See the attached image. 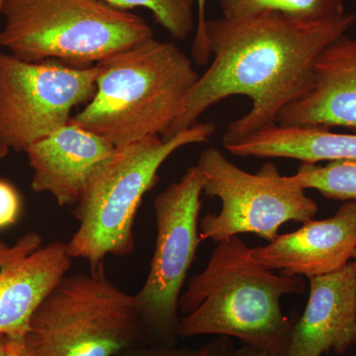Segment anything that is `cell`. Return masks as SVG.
Segmentation results:
<instances>
[{
    "instance_id": "cb8c5ba5",
    "label": "cell",
    "mask_w": 356,
    "mask_h": 356,
    "mask_svg": "<svg viewBox=\"0 0 356 356\" xmlns=\"http://www.w3.org/2000/svg\"><path fill=\"white\" fill-rule=\"evenodd\" d=\"M234 356H281L275 355V353H270L261 350V348H254V346H248V344H243L242 348H236L235 355Z\"/></svg>"
},
{
    "instance_id": "30bf717a",
    "label": "cell",
    "mask_w": 356,
    "mask_h": 356,
    "mask_svg": "<svg viewBox=\"0 0 356 356\" xmlns=\"http://www.w3.org/2000/svg\"><path fill=\"white\" fill-rule=\"evenodd\" d=\"M72 261L67 243L43 245L35 232L13 245L0 242V334L26 336L35 312L67 275Z\"/></svg>"
},
{
    "instance_id": "83f0119b",
    "label": "cell",
    "mask_w": 356,
    "mask_h": 356,
    "mask_svg": "<svg viewBox=\"0 0 356 356\" xmlns=\"http://www.w3.org/2000/svg\"><path fill=\"white\" fill-rule=\"evenodd\" d=\"M355 2H356V0H355Z\"/></svg>"
},
{
    "instance_id": "4fadbf2b",
    "label": "cell",
    "mask_w": 356,
    "mask_h": 356,
    "mask_svg": "<svg viewBox=\"0 0 356 356\" xmlns=\"http://www.w3.org/2000/svg\"><path fill=\"white\" fill-rule=\"evenodd\" d=\"M356 269L350 261L337 273L310 280L303 315L292 327L283 356H322L346 353L356 343Z\"/></svg>"
},
{
    "instance_id": "d4e9b609",
    "label": "cell",
    "mask_w": 356,
    "mask_h": 356,
    "mask_svg": "<svg viewBox=\"0 0 356 356\" xmlns=\"http://www.w3.org/2000/svg\"><path fill=\"white\" fill-rule=\"evenodd\" d=\"M7 343L8 337L0 334V356H7Z\"/></svg>"
},
{
    "instance_id": "6da1fadb",
    "label": "cell",
    "mask_w": 356,
    "mask_h": 356,
    "mask_svg": "<svg viewBox=\"0 0 356 356\" xmlns=\"http://www.w3.org/2000/svg\"><path fill=\"white\" fill-rule=\"evenodd\" d=\"M355 23V13L321 21L278 14L206 21L213 62L189 93L184 113L161 138L192 127L210 107L234 95L247 96L252 108L229 124L222 146L273 127L283 109L313 88L321 53Z\"/></svg>"
},
{
    "instance_id": "ac0fdd59",
    "label": "cell",
    "mask_w": 356,
    "mask_h": 356,
    "mask_svg": "<svg viewBox=\"0 0 356 356\" xmlns=\"http://www.w3.org/2000/svg\"><path fill=\"white\" fill-rule=\"evenodd\" d=\"M121 10L143 7L173 38L185 40L194 30L196 0H100Z\"/></svg>"
},
{
    "instance_id": "5bb4252c",
    "label": "cell",
    "mask_w": 356,
    "mask_h": 356,
    "mask_svg": "<svg viewBox=\"0 0 356 356\" xmlns=\"http://www.w3.org/2000/svg\"><path fill=\"white\" fill-rule=\"evenodd\" d=\"M276 124L356 130V39L343 35L321 53L313 88L283 109Z\"/></svg>"
},
{
    "instance_id": "9c48e42d",
    "label": "cell",
    "mask_w": 356,
    "mask_h": 356,
    "mask_svg": "<svg viewBox=\"0 0 356 356\" xmlns=\"http://www.w3.org/2000/svg\"><path fill=\"white\" fill-rule=\"evenodd\" d=\"M99 65L27 62L0 54V143L24 152L70 123V112L96 91Z\"/></svg>"
},
{
    "instance_id": "7c38bea8",
    "label": "cell",
    "mask_w": 356,
    "mask_h": 356,
    "mask_svg": "<svg viewBox=\"0 0 356 356\" xmlns=\"http://www.w3.org/2000/svg\"><path fill=\"white\" fill-rule=\"evenodd\" d=\"M33 191L50 193L60 206H76L116 147L102 136L69 123L25 151Z\"/></svg>"
},
{
    "instance_id": "ba28073f",
    "label": "cell",
    "mask_w": 356,
    "mask_h": 356,
    "mask_svg": "<svg viewBox=\"0 0 356 356\" xmlns=\"http://www.w3.org/2000/svg\"><path fill=\"white\" fill-rule=\"evenodd\" d=\"M202 193V177L194 165L154 199L156 247L147 280L134 296L147 336L158 346H175L178 337V304L201 243Z\"/></svg>"
},
{
    "instance_id": "ffe728a7",
    "label": "cell",
    "mask_w": 356,
    "mask_h": 356,
    "mask_svg": "<svg viewBox=\"0 0 356 356\" xmlns=\"http://www.w3.org/2000/svg\"><path fill=\"white\" fill-rule=\"evenodd\" d=\"M206 3H207V0H196L198 7V23L191 50L192 57L200 65L208 64L210 58L212 57L205 34V25L206 21H207L206 19Z\"/></svg>"
},
{
    "instance_id": "8992f818",
    "label": "cell",
    "mask_w": 356,
    "mask_h": 356,
    "mask_svg": "<svg viewBox=\"0 0 356 356\" xmlns=\"http://www.w3.org/2000/svg\"><path fill=\"white\" fill-rule=\"evenodd\" d=\"M146 337L135 296L102 266L65 276L35 312L25 339L35 356H118Z\"/></svg>"
},
{
    "instance_id": "4316f807",
    "label": "cell",
    "mask_w": 356,
    "mask_h": 356,
    "mask_svg": "<svg viewBox=\"0 0 356 356\" xmlns=\"http://www.w3.org/2000/svg\"><path fill=\"white\" fill-rule=\"evenodd\" d=\"M353 262H355V269H356V250H355V254H353ZM355 309H356V280H355Z\"/></svg>"
},
{
    "instance_id": "5b68a950",
    "label": "cell",
    "mask_w": 356,
    "mask_h": 356,
    "mask_svg": "<svg viewBox=\"0 0 356 356\" xmlns=\"http://www.w3.org/2000/svg\"><path fill=\"white\" fill-rule=\"evenodd\" d=\"M215 131L214 123H196L170 139L151 137L116 147L113 158L74 206L79 225L67 243L70 257L95 269L104 266L108 255L133 254L138 209L158 182L159 168L181 147L208 142Z\"/></svg>"
},
{
    "instance_id": "2e32d148",
    "label": "cell",
    "mask_w": 356,
    "mask_h": 356,
    "mask_svg": "<svg viewBox=\"0 0 356 356\" xmlns=\"http://www.w3.org/2000/svg\"><path fill=\"white\" fill-rule=\"evenodd\" d=\"M226 18L278 14L293 19L321 21L344 13V0H220Z\"/></svg>"
},
{
    "instance_id": "7a4b0ae2",
    "label": "cell",
    "mask_w": 356,
    "mask_h": 356,
    "mask_svg": "<svg viewBox=\"0 0 356 356\" xmlns=\"http://www.w3.org/2000/svg\"><path fill=\"white\" fill-rule=\"evenodd\" d=\"M305 291L298 276L261 266L238 236L218 242L207 266L192 276L180 296L178 337H236L243 344L283 356L294 322L281 300Z\"/></svg>"
},
{
    "instance_id": "603a6c76",
    "label": "cell",
    "mask_w": 356,
    "mask_h": 356,
    "mask_svg": "<svg viewBox=\"0 0 356 356\" xmlns=\"http://www.w3.org/2000/svg\"><path fill=\"white\" fill-rule=\"evenodd\" d=\"M7 356H35L25 337H8Z\"/></svg>"
},
{
    "instance_id": "52a82bcc",
    "label": "cell",
    "mask_w": 356,
    "mask_h": 356,
    "mask_svg": "<svg viewBox=\"0 0 356 356\" xmlns=\"http://www.w3.org/2000/svg\"><path fill=\"white\" fill-rule=\"evenodd\" d=\"M196 165L202 177L203 193L221 201L218 214L201 220V242H221L241 234H254L270 242L280 235L282 225L304 224L318 213L317 203L270 161L257 172H248L217 147H208Z\"/></svg>"
},
{
    "instance_id": "3957f363",
    "label": "cell",
    "mask_w": 356,
    "mask_h": 356,
    "mask_svg": "<svg viewBox=\"0 0 356 356\" xmlns=\"http://www.w3.org/2000/svg\"><path fill=\"white\" fill-rule=\"evenodd\" d=\"M98 65L95 95L70 123L115 147L163 137L184 113L200 76L177 44L154 38Z\"/></svg>"
},
{
    "instance_id": "7402d4cb",
    "label": "cell",
    "mask_w": 356,
    "mask_h": 356,
    "mask_svg": "<svg viewBox=\"0 0 356 356\" xmlns=\"http://www.w3.org/2000/svg\"><path fill=\"white\" fill-rule=\"evenodd\" d=\"M235 350V346L229 341L228 337L219 336L214 341L195 350L193 356H234Z\"/></svg>"
},
{
    "instance_id": "d6986e66",
    "label": "cell",
    "mask_w": 356,
    "mask_h": 356,
    "mask_svg": "<svg viewBox=\"0 0 356 356\" xmlns=\"http://www.w3.org/2000/svg\"><path fill=\"white\" fill-rule=\"evenodd\" d=\"M21 209L22 202L19 192L6 180L0 179V231L16 224Z\"/></svg>"
},
{
    "instance_id": "e0dca14e",
    "label": "cell",
    "mask_w": 356,
    "mask_h": 356,
    "mask_svg": "<svg viewBox=\"0 0 356 356\" xmlns=\"http://www.w3.org/2000/svg\"><path fill=\"white\" fill-rule=\"evenodd\" d=\"M289 179L302 189H314L334 200L356 201V161H330L325 165L301 163Z\"/></svg>"
},
{
    "instance_id": "9a60e30c",
    "label": "cell",
    "mask_w": 356,
    "mask_h": 356,
    "mask_svg": "<svg viewBox=\"0 0 356 356\" xmlns=\"http://www.w3.org/2000/svg\"><path fill=\"white\" fill-rule=\"evenodd\" d=\"M224 147L242 158L292 159L304 163L356 161V134L334 133L323 127L275 124Z\"/></svg>"
},
{
    "instance_id": "484cf974",
    "label": "cell",
    "mask_w": 356,
    "mask_h": 356,
    "mask_svg": "<svg viewBox=\"0 0 356 356\" xmlns=\"http://www.w3.org/2000/svg\"><path fill=\"white\" fill-rule=\"evenodd\" d=\"M4 0H0V16H1V8L2 4H3ZM9 149L4 147L3 145L0 143V159L4 158L8 154Z\"/></svg>"
},
{
    "instance_id": "44dd1931",
    "label": "cell",
    "mask_w": 356,
    "mask_h": 356,
    "mask_svg": "<svg viewBox=\"0 0 356 356\" xmlns=\"http://www.w3.org/2000/svg\"><path fill=\"white\" fill-rule=\"evenodd\" d=\"M195 350L188 348L158 346L151 348H133L118 356H193Z\"/></svg>"
},
{
    "instance_id": "8fae6325",
    "label": "cell",
    "mask_w": 356,
    "mask_h": 356,
    "mask_svg": "<svg viewBox=\"0 0 356 356\" xmlns=\"http://www.w3.org/2000/svg\"><path fill=\"white\" fill-rule=\"evenodd\" d=\"M355 250L356 201H346L334 216L307 221L292 233L252 248V254L269 270L312 280L341 270Z\"/></svg>"
},
{
    "instance_id": "277c9868",
    "label": "cell",
    "mask_w": 356,
    "mask_h": 356,
    "mask_svg": "<svg viewBox=\"0 0 356 356\" xmlns=\"http://www.w3.org/2000/svg\"><path fill=\"white\" fill-rule=\"evenodd\" d=\"M0 47L27 62L90 67L154 38L136 14L100 0H4Z\"/></svg>"
}]
</instances>
